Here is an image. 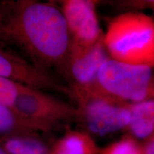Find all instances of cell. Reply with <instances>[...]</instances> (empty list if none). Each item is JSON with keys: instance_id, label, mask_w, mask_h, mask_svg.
<instances>
[{"instance_id": "obj_1", "label": "cell", "mask_w": 154, "mask_h": 154, "mask_svg": "<svg viewBox=\"0 0 154 154\" xmlns=\"http://www.w3.org/2000/svg\"><path fill=\"white\" fill-rule=\"evenodd\" d=\"M0 43L14 46L38 68L61 75L72 38L60 7L53 2H0Z\"/></svg>"}, {"instance_id": "obj_2", "label": "cell", "mask_w": 154, "mask_h": 154, "mask_svg": "<svg viewBox=\"0 0 154 154\" xmlns=\"http://www.w3.org/2000/svg\"><path fill=\"white\" fill-rule=\"evenodd\" d=\"M103 44L111 59L154 68V18L142 11H123L109 22Z\"/></svg>"}, {"instance_id": "obj_3", "label": "cell", "mask_w": 154, "mask_h": 154, "mask_svg": "<svg viewBox=\"0 0 154 154\" xmlns=\"http://www.w3.org/2000/svg\"><path fill=\"white\" fill-rule=\"evenodd\" d=\"M69 96L75 102L76 121L86 132L100 136L126 130L130 120L129 103L108 95L97 86L69 87Z\"/></svg>"}, {"instance_id": "obj_4", "label": "cell", "mask_w": 154, "mask_h": 154, "mask_svg": "<svg viewBox=\"0 0 154 154\" xmlns=\"http://www.w3.org/2000/svg\"><path fill=\"white\" fill-rule=\"evenodd\" d=\"M96 86L108 95L126 103L154 99V68L109 58L99 69Z\"/></svg>"}, {"instance_id": "obj_5", "label": "cell", "mask_w": 154, "mask_h": 154, "mask_svg": "<svg viewBox=\"0 0 154 154\" xmlns=\"http://www.w3.org/2000/svg\"><path fill=\"white\" fill-rule=\"evenodd\" d=\"M14 109L21 115L41 125L48 132L60 125L76 121L74 105L47 91L21 85Z\"/></svg>"}, {"instance_id": "obj_6", "label": "cell", "mask_w": 154, "mask_h": 154, "mask_svg": "<svg viewBox=\"0 0 154 154\" xmlns=\"http://www.w3.org/2000/svg\"><path fill=\"white\" fill-rule=\"evenodd\" d=\"M5 47L0 43V77L29 87L69 96L68 86H63L51 72L38 68Z\"/></svg>"}, {"instance_id": "obj_7", "label": "cell", "mask_w": 154, "mask_h": 154, "mask_svg": "<svg viewBox=\"0 0 154 154\" xmlns=\"http://www.w3.org/2000/svg\"><path fill=\"white\" fill-rule=\"evenodd\" d=\"M96 0H62L58 3L72 42L81 47L94 45L103 37L97 14Z\"/></svg>"}, {"instance_id": "obj_8", "label": "cell", "mask_w": 154, "mask_h": 154, "mask_svg": "<svg viewBox=\"0 0 154 154\" xmlns=\"http://www.w3.org/2000/svg\"><path fill=\"white\" fill-rule=\"evenodd\" d=\"M109 58L103 37L89 47H81L72 42L61 76L68 83V87L95 86L99 69Z\"/></svg>"}, {"instance_id": "obj_9", "label": "cell", "mask_w": 154, "mask_h": 154, "mask_svg": "<svg viewBox=\"0 0 154 154\" xmlns=\"http://www.w3.org/2000/svg\"><path fill=\"white\" fill-rule=\"evenodd\" d=\"M129 112L128 134L145 140L154 136V99L129 103Z\"/></svg>"}, {"instance_id": "obj_10", "label": "cell", "mask_w": 154, "mask_h": 154, "mask_svg": "<svg viewBox=\"0 0 154 154\" xmlns=\"http://www.w3.org/2000/svg\"><path fill=\"white\" fill-rule=\"evenodd\" d=\"M48 133L41 125L29 120L11 108L0 103V138L12 136H36Z\"/></svg>"}, {"instance_id": "obj_11", "label": "cell", "mask_w": 154, "mask_h": 154, "mask_svg": "<svg viewBox=\"0 0 154 154\" xmlns=\"http://www.w3.org/2000/svg\"><path fill=\"white\" fill-rule=\"evenodd\" d=\"M99 151L89 133L69 131L49 148V154H99Z\"/></svg>"}, {"instance_id": "obj_12", "label": "cell", "mask_w": 154, "mask_h": 154, "mask_svg": "<svg viewBox=\"0 0 154 154\" xmlns=\"http://www.w3.org/2000/svg\"><path fill=\"white\" fill-rule=\"evenodd\" d=\"M0 145L9 154H49V148L36 136L2 137Z\"/></svg>"}, {"instance_id": "obj_13", "label": "cell", "mask_w": 154, "mask_h": 154, "mask_svg": "<svg viewBox=\"0 0 154 154\" xmlns=\"http://www.w3.org/2000/svg\"><path fill=\"white\" fill-rule=\"evenodd\" d=\"M99 154H144L143 144L130 134L100 149Z\"/></svg>"}, {"instance_id": "obj_14", "label": "cell", "mask_w": 154, "mask_h": 154, "mask_svg": "<svg viewBox=\"0 0 154 154\" xmlns=\"http://www.w3.org/2000/svg\"><path fill=\"white\" fill-rule=\"evenodd\" d=\"M21 85L0 77V103L14 108Z\"/></svg>"}, {"instance_id": "obj_15", "label": "cell", "mask_w": 154, "mask_h": 154, "mask_svg": "<svg viewBox=\"0 0 154 154\" xmlns=\"http://www.w3.org/2000/svg\"><path fill=\"white\" fill-rule=\"evenodd\" d=\"M111 5L123 11H140L148 9L154 12V0H121L111 2Z\"/></svg>"}, {"instance_id": "obj_16", "label": "cell", "mask_w": 154, "mask_h": 154, "mask_svg": "<svg viewBox=\"0 0 154 154\" xmlns=\"http://www.w3.org/2000/svg\"><path fill=\"white\" fill-rule=\"evenodd\" d=\"M143 146L144 154H154V136L146 140Z\"/></svg>"}, {"instance_id": "obj_17", "label": "cell", "mask_w": 154, "mask_h": 154, "mask_svg": "<svg viewBox=\"0 0 154 154\" xmlns=\"http://www.w3.org/2000/svg\"><path fill=\"white\" fill-rule=\"evenodd\" d=\"M0 154H9L1 145H0Z\"/></svg>"}]
</instances>
